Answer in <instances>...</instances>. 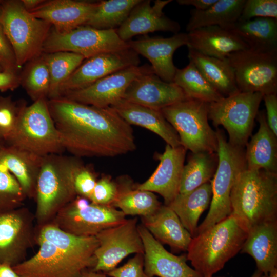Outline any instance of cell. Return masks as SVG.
I'll return each instance as SVG.
<instances>
[{"instance_id": "cell-1", "label": "cell", "mask_w": 277, "mask_h": 277, "mask_svg": "<svg viewBox=\"0 0 277 277\" xmlns=\"http://www.w3.org/2000/svg\"><path fill=\"white\" fill-rule=\"evenodd\" d=\"M47 102L63 148L76 157H114L136 149L131 125L111 107L62 96Z\"/></svg>"}, {"instance_id": "cell-2", "label": "cell", "mask_w": 277, "mask_h": 277, "mask_svg": "<svg viewBox=\"0 0 277 277\" xmlns=\"http://www.w3.org/2000/svg\"><path fill=\"white\" fill-rule=\"evenodd\" d=\"M232 214L248 232L264 222L277 220V173L245 169L232 187Z\"/></svg>"}, {"instance_id": "cell-3", "label": "cell", "mask_w": 277, "mask_h": 277, "mask_svg": "<svg viewBox=\"0 0 277 277\" xmlns=\"http://www.w3.org/2000/svg\"><path fill=\"white\" fill-rule=\"evenodd\" d=\"M247 234L231 214L192 238L187 260L202 277H212L241 251Z\"/></svg>"}, {"instance_id": "cell-4", "label": "cell", "mask_w": 277, "mask_h": 277, "mask_svg": "<svg viewBox=\"0 0 277 277\" xmlns=\"http://www.w3.org/2000/svg\"><path fill=\"white\" fill-rule=\"evenodd\" d=\"M76 158L60 154L43 157L38 174L35 197V218L41 225L49 223L77 194L74 186L76 172L82 166Z\"/></svg>"}, {"instance_id": "cell-5", "label": "cell", "mask_w": 277, "mask_h": 277, "mask_svg": "<svg viewBox=\"0 0 277 277\" xmlns=\"http://www.w3.org/2000/svg\"><path fill=\"white\" fill-rule=\"evenodd\" d=\"M216 133L219 162L215 173L210 181L212 199L209 212L198 226L196 235L231 214V192L238 176L246 169L245 148L230 144L222 130L216 128Z\"/></svg>"}, {"instance_id": "cell-6", "label": "cell", "mask_w": 277, "mask_h": 277, "mask_svg": "<svg viewBox=\"0 0 277 277\" xmlns=\"http://www.w3.org/2000/svg\"><path fill=\"white\" fill-rule=\"evenodd\" d=\"M11 146L44 157L64 149L45 97L18 112L14 129L8 139Z\"/></svg>"}, {"instance_id": "cell-7", "label": "cell", "mask_w": 277, "mask_h": 277, "mask_svg": "<svg viewBox=\"0 0 277 277\" xmlns=\"http://www.w3.org/2000/svg\"><path fill=\"white\" fill-rule=\"evenodd\" d=\"M0 22L14 51L18 68L39 55L52 26L33 16L18 1L2 3Z\"/></svg>"}, {"instance_id": "cell-8", "label": "cell", "mask_w": 277, "mask_h": 277, "mask_svg": "<svg viewBox=\"0 0 277 277\" xmlns=\"http://www.w3.org/2000/svg\"><path fill=\"white\" fill-rule=\"evenodd\" d=\"M161 111L187 150L192 153L217 152L216 131L208 122V103L186 98Z\"/></svg>"}, {"instance_id": "cell-9", "label": "cell", "mask_w": 277, "mask_h": 277, "mask_svg": "<svg viewBox=\"0 0 277 277\" xmlns=\"http://www.w3.org/2000/svg\"><path fill=\"white\" fill-rule=\"evenodd\" d=\"M263 96L258 92L239 91L208 103V119L216 128L221 125L226 129L230 144L245 148Z\"/></svg>"}, {"instance_id": "cell-10", "label": "cell", "mask_w": 277, "mask_h": 277, "mask_svg": "<svg viewBox=\"0 0 277 277\" xmlns=\"http://www.w3.org/2000/svg\"><path fill=\"white\" fill-rule=\"evenodd\" d=\"M125 216L112 206L95 204L78 195L61 209L50 223L76 236H95L102 231L124 222Z\"/></svg>"}, {"instance_id": "cell-11", "label": "cell", "mask_w": 277, "mask_h": 277, "mask_svg": "<svg viewBox=\"0 0 277 277\" xmlns=\"http://www.w3.org/2000/svg\"><path fill=\"white\" fill-rule=\"evenodd\" d=\"M128 48L127 42L120 38L116 29H98L83 25L62 32L51 28L43 44L42 51L47 53L71 52L87 59L101 53Z\"/></svg>"}, {"instance_id": "cell-12", "label": "cell", "mask_w": 277, "mask_h": 277, "mask_svg": "<svg viewBox=\"0 0 277 277\" xmlns=\"http://www.w3.org/2000/svg\"><path fill=\"white\" fill-rule=\"evenodd\" d=\"M240 92L265 94L277 93V50L260 51L250 48L227 58Z\"/></svg>"}, {"instance_id": "cell-13", "label": "cell", "mask_w": 277, "mask_h": 277, "mask_svg": "<svg viewBox=\"0 0 277 277\" xmlns=\"http://www.w3.org/2000/svg\"><path fill=\"white\" fill-rule=\"evenodd\" d=\"M137 218L126 219L123 223L107 228L95 236L98 246L95 251L96 264L93 270L105 273L116 267L131 254H144Z\"/></svg>"}, {"instance_id": "cell-14", "label": "cell", "mask_w": 277, "mask_h": 277, "mask_svg": "<svg viewBox=\"0 0 277 277\" xmlns=\"http://www.w3.org/2000/svg\"><path fill=\"white\" fill-rule=\"evenodd\" d=\"M33 220L26 208L0 210V264L13 267L25 260L36 241Z\"/></svg>"}, {"instance_id": "cell-15", "label": "cell", "mask_w": 277, "mask_h": 277, "mask_svg": "<svg viewBox=\"0 0 277 277\" xmlns=\"http://www.w3.org/2000/svg\"><path fill=\"white\" fill-rule=\"evenodd\" d=\"M39 245L32 257L12 267L22 277H82L92 266L64 252L51 242L36 236Z\"/></svg>"}, {"instance_id": "cell-16", "label": "cell", "mask_w": 277, "mask_h": 277, "mask_svg": "<svg viewBox=\"0 0 277 277\" xmlns=\"http://www.w3.org/2000/svg\"><path fill=\"white\" fill-rule=\"evenodd\" d=\"M151 72H154L149 65L129 67L108 75L85 88L66 92L61 96L97 107H110L123 99L126 89L135 78Z\"/></svg>"}, {"instance_id": "cell-17", "label": "cell", "mask_w": 277, "mask_h": 277, "mask_svg": "<svg viewBox=\"0 0 277 277\" xmlns=\"http://www.w3.org/2000/svg\"><path fill=\"white\" fill-rule=\"evenodd\" d=\"M140 63L139 55L130 47L85 59L61 85L58 97L66 92L85 88L121 70L139 66Z\"/></svg>"}, {"instance_id": "cell-18", "label": "cell", "mask_w": 277, "mask_h": 277, "mask_svg": "<svg viewBox=\"0 0 277 277\" xmlns=\"http://www.w3.org/2000/svg\"><path fill=\"white\" fill-rule=\"evenodd\" d=\"M171 2L156 0L152 5L150 0H141L116 29L120 38L127 42L135 36L156 31L179 33L181 27L179 23L167 17L163 11Z\"/></svg>"}, {"instance_id": "cell-19", "label": "cell", "mask_w": 277, "mask_h": 277, "mask_svg": "<svg viewBox=\"0 0 277 277\" xmlns=\"http://www.w3.org/2000/svg\"><path fill=\"white\" fill-rule=\"evenodd\" d=\"M187 149L183 146L166 144L164 152L157 155L159 164L152 175L136 188L159 194L168 205L179 193Z\"/></svg>"}, {"instance_id": "cell-20", "label": "cell", "mask_w": 277, "mask_h": 277, "mask_svg": "<svg viewBox=\"0 0 277 277\" xmlns=\"http://www.w3.org/2000/svg\"><path fill=\"white\" fill-rule=\"evenodd\" d=\"M144 246V268L150 277H202L187 264L186 254L168 251L143 225H138Z\"/></svg>"}, {"instance_id": "cell-21", "label": "cell", "mask_w": 277, "mask_h": 277, "mask_svg": "<svg viewBox=\"0 0 277 277\" xmlns=\"http://www.w3.org/2000/svg\"><path fill=\"white\" fill-rule=\"evenodd\" d=\"M188 34L178 33L170 37H145L127 42L130 48L150 62L154 74L166 82H173L177 68L173 56L180 47L187 45Z\"/></svg>"}, {"instance_id": "cell-22", "label": "cell", "mask_w": 277, "mask_h": 277, "mask_svg": "<svg viewBox=\"0 0 277 277\" xmlns=\"http://www.w3.org/2000/svg\"><path fill=\"white\" fill-rule=\"evenodd\" d=\"M186 98L174 83L165 82L151 72L135 78L126 89L123 100L161 110Z\"/></svg>"}, {"instance_id": "cell-23", "label": "cell", "mask_w": 277, "mask_h": 277, "mask_svg": "<svg viewBox=\"0 0 277 277\" xmlns=\"http://www.w3.org/2000/svg\"><path fill=\"white\" fill-rule=\"evenodd\" d=\"M97 4V2L54 0L44 2L29 12L35 17L50 23L55 30L67 31L85 25Z\"/></svg>"}, {"instance_id": "cell-24", "label": "cell", "mask_w": 277, "mask_h": 277, "mask_svg": "<svg viewBox=\"0 0 277 277\" xmlns=\"http://www.w3.org/2000/svg\"><path fill=\"white\" fill-rule=\"evenodd\" d=\"M187 34L188 48L220 59H226L234 52L249 48L230 29L217 26L198 28Z\"/></svg>"}, {"instance_id": "cell-25", "label": "cell", "mask_w": 277, "mask_h": 277, "mask_svg": "<svg viewBox=\"0 0 277 277\" xmlns=\"http://www.w3.org/2000/svg\"><path fill=\"white\" fill-rule=\"evenodd\" d=\"M128 124L144 127L172 147L181 145L179 137L162 112L123 99L110 106Z\"/></svg>"}, {"instance_id": "cell-26", "label": "cell", "mask_w": 277, "mask_h": 277, "mask_svg": "<svg viewBox=\"0 0 277 277\" xmlns=\"http://www.w3.org/2000/svg\"><path fill=\"white\" fill-rule=\"evenodd\" d=\"M142 220V225L162 245L167 244L175 251H187L192 237L168 206L161 205Z\"/></svg>"}, {"instance_id": "cell-27", "label": "cell", "mask_w": 277, "mask_h": 277, "mask_svg": "<svg viewBox=\"0 0 277 277\" xmlns=\"http://www.w3.org/2000/svg\"><path fill=\"white\" fill-rule=\"evenodd\" d=\"M240 252L252 256L262 274L276 268L277 220L263 223L250 229Z\"/></svg>"}, {"instance_id": "cell-28", "label": "cell", "mask_w": 277, "mask_h": 277, "mask_svg": "<svg viewBox=\"0 0 277 277\" xmlns=\"http://www.w3.org/2000/svg\"><path fill=\"white\" fill-rule=\"evenodd\" d=\"M258 131L246 145V169L277 173V135L269 127L265 110L259 111Z\"/></svg>"}, {"instance_id": "cell-29", "label": "cell", "mask_w": 277, "mask_h": 277, "mask_svg": "<svg viewBox=\"0 0 277 277\" xmlns=\"http://www.w3.org/2000/svg\"><path fill=\"white\" fill-rule=\"evenodd\" d=\"M43 157L10 146L0 152V163L14 175L26 197L35 196L36 187Z\"/></svg>"}, {"instance_id": "cell-30", "label": "cell", "mask_w": 277, "mask_h": 277, "mask_svg": "<svg viewBox=\"0 0 277 277\" xmlns=\"http://www.w3.org/2000/svg\"><path fill=\"white\" fill-rule=\"evenodd\" d=\"M37 237L44 239L72 256L87 263L92 269L96 264L95 251L98 246L96 236H79L68 233L48 223L42 225Z\"/></svg>"}, {"instance_id": "cell-31", "label": "cell", "mask_w": 277, "mask_h": 277, "mask_svg": "<svg viewBox=\"0 0 277 277\" xmlns=\"http://www.w3.org/2000/svg\"><path fill=\"white\" fill-rule=\"evenodd\" d=\"M211 199L212 188L209 181L188 193H179L167 206L176 213L193 238L196 234L199 218L210 206Z\"/></svg>"}, {"instance_id": "cell-32", "label": "cell", "mask_w": 277, "mask_h": 277, "mask_svg": "<svg viewBox=\"0 0 277 277\" xmlns=\"http://www.w3.org/2000/svg\"><path fill=\"white\" fill-rule=\"evenodd\" d=\"M116 184L117 194L112 206L118 208L125 215L147 216L162 205L154 193L137 189L127 176L122 177Z\"/></svg>"}, {"instance_id": "cell-33", "label": "cell", "mask_w": 277, "mask_h": 277, "mask_svg": "<svg viewBox=\"0 0 277 277\" xmlns=\"http://www.w3.org/2000/svg\"><path fill=\"white\" fill-rule=\"evenodd\" d=\"M188 49V58L208 82L223 96L239 92L232 69L227 59H220Z\"/></svg>"}, {"instance_id": "cell-34", "label": "cell", "mask_w": 277, "mask_h": 277, "mask_svg": "<svg viewBox=\"0 0 277 277\" xmlns=\"http://www.w3.org/2000/svg\"><path fill=\"white\" fill-rule=\"evenodd\" d=\"M245 2V0H217L205 10L191 9L186 25L187 31L212 26L231 29L239 19Z\"/></svg>"}, {"instance_id": "cell-35", "label": "cell", "mask_w": 277, "mask_h": 277, "mask_svg": "<svg viewBox=\"0 0 277 277\" xmlns=\"http://www.w3.org/2000/svg\"><path fill=\"white\" fill-rule=\"evenodd\" d=\"M230 29L250 49L260 51L277 50V19L238 20Z\"/></svg>"}, {"instance_id": "cell-36", "label": "cell", "mask_w": 277, "mask_h": 277, "mask_svg": "<svg viewBox=\"0 0 277 277\" xmlns=\"http://www.w3.org/2000/svg\"><path fill=\"white\" fill-rule=\"evenodd\" d=\"M218 162L216 152H191L183 167L179 193H188L209 182L215 173Z\"/></svg>"}, {"instance_id": "cell-37", "label": "cell", "mask_w": 277, "mask_h": 277, "mask_svg": "<svg viewBox=\"0 0 277 277\" xmlns=\"http://www.w3.org/2000/svg\"><path fill=\"white\" fill-rule=\"evenodd\" d=\"M173 82L188 98L210 103L224 97L208 82L191 61L183 68L176 69Z\"/></svg>"}, {"instance_id": "cell-38", "label": "cell", "mask_w": 277, "mask_h": 277, "mask_svg": "<svg viewBox=\"0 0 277 277\" xmlns=\"http://www.w3.org/2000/svg\"><path fill=\"white\" fill-rule=\"evenodd\" d=\"M141 0H105L96 7L85 25L98 29H117Z\"/></svg>"}, {"instance_id": "cell-39", "label": "cell", "mask_w": 277, "mask_h": 277, "mask_svg": "<svg viewBox=\"0 0 277 277\" xmlns=\"http://www.w3.org/2000/svg\"><path fill=\"white\" fill-rule=\"evenodd\" d=\"M50 74V98L58 97L61 85L85 60L83 56L71 52L47 53L44 56Z\"/></svg>"}, {"instance_id": "cell-40", "label": "cell", "mask_w": 277, "mask_h": 277, "mask_svg": "<svg viewBox=\"0 0 277 277\" xmlns=\"http://www.w3.org/2000/svg\"><path fill=\"white\" fill-rule=\"evenodd\" d=\"M26 197L16 178L0 163V210L21 207Z\"/></svg>"}, {"instance_id": "cell-41", "label": "cell", "mask_w": 277, "mask_h": 277, "mask_svg": "<svg viewBox=\"0 0 277 277\" xmlns=\"http://www.w3.org/2000/svg\"><path fill=\"white\" fill-rule=\"evenodd\" d=\"M50 74L44 57L31 66L25 81L27 91L34 101L48 95L50 88Z\"/></svg>"}, {"instance_id": "cell-42", "label": "cell", "mask_w": 277, "mask_h": 277, "mask_svg": "<svg viewBox=\"0 0 277 277\" xmlns=\"http://www.w3.org/2000/svg\"><path fill=\"white\" fill-rule=\"evenodd\" d=\"M255 18L277 19V1L245 0L239 20Z\"/></svg>"}, {"instance_id": "cell-43", "label": "cell", "mask_w": 277, "mask_h": 277, "mask_svg": "<svg viewBox=\"0 0 277 277\" xmlns=\"http://www.w3.org/2000/svg\"><path fill=\"white\" fill-rule=\"evenodd\" d=\"M117 192L116 182L109 175L97 180L89 201L94 204L112 206Z\"/></svg>"}, {"instance_id": "cell-44", "label": "cell", "mask_w": 277, "mask_h": 277, "mask_svg": "<svg viewBox=\"0 0 277 277\" xmlns=\"http://www.w3.org/2000/svg\"><path fill=\"white\" fill-rule=\"evenodd\" d=\"M18 113L10 101L0 99V137L8 140L15 127Z\"/></svg>"}, {"instance_id": "cell-45", "label": "cell", "mask_w": 277, "mask_h": 277, "mask_svg": "<svg viewBox=\"0 0 277 277\" xmlns=\"http://www.w3.org/2000/svg\"><path fill=\"white\" fill-rule=\"evenodd\" d=\"M106 273L110 277H150L145 272L144 254L141 253L136 254L123 266Z\"/></svg>"}, {"instance_id": "cell-46", "label": "cell", "mask_w": 277, "mask_h": 277, "mask_svg": "<svg viewBox=\"0 0 277 277\" xmlns=\"http://www.w3.org/2000/svg\"><path fill=\"white\" fill-rule=\"evenodd\" d=\"M96 181L92 171L83 165L81 166L74 177V186L77 195L89 200Z\"/></svg>"}, {"instance_id": "cell-47", "label": "cell", "mask_w": 277, "mask_h": 277, "mask_svg": "<svg viewBox=\"0 0 277 277\" xmlns=\"http://www.w3.org/2000/svg\"><path fill=\"white\" fill-rule=\"evenodd\" d=\"M0 64L4 71L15 73L18 68L15 54L0 22Z\"/></svg>"}, {"instance_id": "cell-48", "label": "cell", "mask_w": 277, "mask_h": 277, "mask_svg": "<svg viewBox=\"0 0 277 277\" xmlns=\"http://www.w3.org/2000/svg\"><path fill=\"white\" fill-rule=\"evenodd\" d=\"M263 100L266 108L265 111L268 125L277 135V93L265 94Z\"/></svg>"}, {"instance_id": "cell-49", "label": "cell", "mask_w": 277, "mask_h": 277, "mask_svg": "<svg viewBox=\"0 0 277 277\" xmlns=\"http://www.w3.org/2000/svg\"><path fill=\"white\" fill-rule=\"evenodd\" d=\"M18 78L15 73L0 71V90L14 88L18 84Z\"/></svg>"}, {"instance_id": "cell-50", "label": "cell", "mask_w": 277, "mask_h": 277, "mask_svg": "<svg viewBox=\"0 0 277 277\" xmlns=\"http://www.w3.org/2000/svg\"><path fill=\"white\" fill-rule=\"evenodd\" d=\"M217 0H177V3L181 5H190L197 10H204L216 2Z\"/></svg>"}, {"instance_id": "cell-51", "label": "cell", "mask_w": 277, "mask_h": 277, "mask_svg": "<svg viewBox=\"0 0 277 277\" xmlns=\"http://www.w3.org/2000/svg\"><path fill=\"white\" fill-rule=\"evenodd\" d=\"M0 277H22L13 269L12 266L3 264H0Z\"/></svg>"}, {"instance_id": "cell-52", "label": "cell", "mask_w": 277, "mask_h": 277, "mask_svg": "<svg viewBox=\"0 0 277 277\" xmlns=\"http://www.w3.org/2000/svg\"><path fill=\"white\" fill-rule=\"evenodd\" d=\"M45 1L43 0H22L21 2L24 8L31 11L42 5Z\"/></svg>"}, {"instance_id": "cell-53", "label": "cell", "mask_w": 277, "mask_h": 277, "mask_svg": "<svg viewBox=\"0 0 277 277\" xmlns=\"http://www.w3.org/2000/svg\"><path fill=\"white\" fill-rule=\"evenodd\" d=\"M82 277H106L104 274L96 272L92 269L85 270L82 274Z\"/></svg>"}, {"instance_id": "cell-54", "label": "cell", "mask_w": 277, "mask_h": 277, "mask_svg": "<svg viewBox=\"0 0 277 277\" xmlns=\"http://www.w3.org/2000/svg\"><path fill=\"white\" fill-rule=\"evenodd\" d=\"M260 277H277V268L273 269L268 274H262Z\"/></svg>"}, {"instance_id": "cell-55", "label": "cell", "mask_w": 277, "mask_h": 277, "mask_svg": "<svg viewBox=\"0 0 277 277\" xmlns=\"http://www.w3.org/2000/svg\"><path fill=\"white\" fill-rule=\"evenodd\" d=\"M262 274V273L261 272L256 270L251 277H260Z\"/></svg>"}, {"instance_id": "cell-56", "label": "cell", "mask_w": 277, "mask_h": 277, "mask_svg": "<svg viewBox=\"0 0 277 277\" xmlns=\"http://www.w3.org/2000/svg\"><path fill=\"white\" fill-rule=\"evenodd\" d=\"M2 3L0 2V15L2 11Z\"/></svg>"}, {"instance_id": "cell-57", "label": "cell", "mask_w": 277, "mask_h": 277, "mask_svg": "<svg viewBox=\"0 0 277 277\" xmlns=\"http://www.w3.org/2000/svg\"><path fill=\"white\" fill-rule=\"evenodd\" d=\"M4 71V70H3V69L2 67V66H1V64H0V71Z\"/></svg>"}, {"instance_id": "cell-58", "label": "cell", "mask_w": 277, "mask_h": 277, "mask_svg": "<svg viewBox=\"0 0 277 277\" xmlns=\"http://www.w3.org/2000/svg\"><path fill=\"white\" fill-rule=\"evenodd\" d=\"M3 148V147H1V146H0V152L1 151V150H2V149Z\"/></svg>"}, {"instance_id": "cell-59", "label": "cell", "mask_w": 277, "mask_h": 277, "mask_svg": "<svg viewBox=\"0 0 277 277\" xmlns=\"http://www.w3.org/2000/svg\"><path fill=\"white\" fill-rule=\"evenodd\" d=\"M213 277V276H212Z\"/></svg>"}]
</instances>
